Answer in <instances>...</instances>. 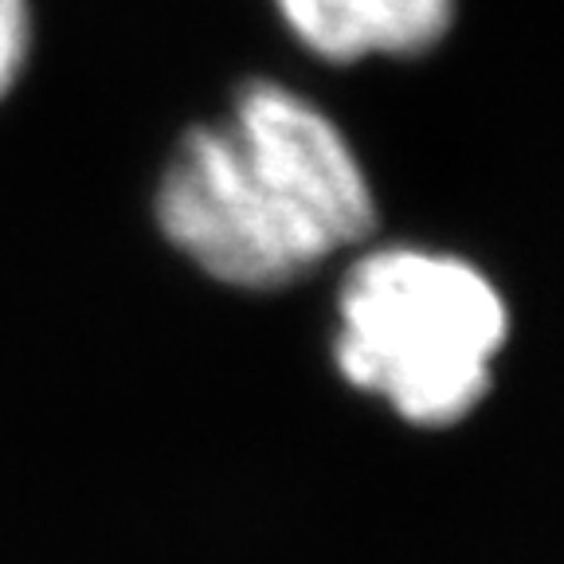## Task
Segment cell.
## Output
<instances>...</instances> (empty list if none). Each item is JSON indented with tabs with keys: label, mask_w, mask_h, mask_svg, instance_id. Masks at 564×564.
<instances>
[{
	"label": "cell",
	"mask_w": 564,
	"mask_h": 564,
	"mask_svg": "<svg viewBox=\"0 0 564 564\" xmlns=\"http://www.w3.org/2000/svg\"><path fill=\"white\" fill-rule=\"evenodd\" d=\"M158 224L204 274L282 291L377 228V200L345 133L291 87L251 79L228 118L181 138Z\"/></svg>",
	"instance_id": "cell-1"
},
{
	"label": "cell",
	"mask_w": 564,
	"mask_h": 564,
	"mask_svg": "<svg viewBox=\"0 0 564 564\" xmlns=\"http://www.w3.org/2000/svg\"><path fill=\"white\" fill-rule=\"evenodd\" d=\"M506 337V299L458 256L377 247L337 291V372L415 427L467 420L490 392Z\"/></svg>",
	"instance_id": "cell-2"
},
{
	"label": "cell",
	"mask_w": 564,
	"mask_h": 564,
	"mask_svg": "<svg viewBox=\"0 0 564 564\" xmlns=\"http://www.w3.org/2000/svg\"><path fill=\"white\" fill-rule=\"evenodd\" d=\"M279 17L314 55L357 63L369 55L432 52L455 20V0H274Z\"/></svg>",
	"instance_id": "cell-3"
},
{
	"label": "cell",
	"mask_w": 564,
	"mask_h": 564,
	"mask_svg": "<svg viewBox=\"0 0 564 564\" xmlns=\"http://www.w3.org/2000/svg\"><path fill=\"white\" fill-rule=\"evenodd\" d=\"M32 52V12L28 0H0V98L17 87Z\"/></svg>",
	"instance_id": "cell-4"
}]
</instances>
